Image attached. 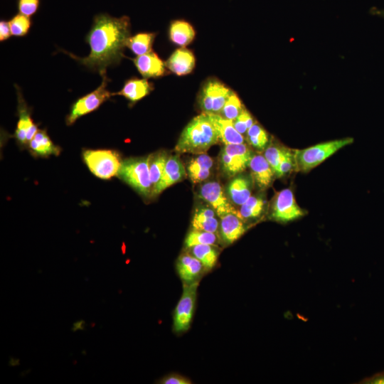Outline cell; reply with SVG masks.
Segmentation results:
<instances>
[{
	"label": "cell",
	"mask_w": 384,
	"mask_h": 384,
	"mask_svg": "<svg viewBox=\"0 0 384 384\" xmlns=\"http://www.w3.org/2000/svg\"><path fill=\"white\" fill-rule=\"evenodd\" d=\"M214 161L210 156L196 154L186 166L187 175L193 183H203L211 176Z\"/></svg>",
	"instance_id": "17"
},
{
	"label": "cell",
	"mask_w": 384,
	"mask_h": 384,
	"mask_svg": "<svg viewBox=\"0 0 384 384\" xmlns=\"http://www.w3.org/2000/svg\"><path fill=\"white\" fill-rule=\"evenodd\" d=\"M306 213L297 203L294 193L290 188H284L277 192L271 206L270 215L274 220L282 223L297 219Z\"/></svg>",
	"instance_id": "10"
},
{
	"label": "cell",
	"mask_w": 384,
	"mask_h": 384,
	"mask_svg": "<svg viewBox=\"0 0 384 384\" xmlns=\"http://www.w3.org/2000/svg\"><path fill=\"white\" fill-rule=\"evenodd\" d=\"M153 90V85L146 78L139 79L132 78L127 80L123 87L112 95H121L129 102L134 103L150 93Z\"/></svg>",
	"instance_id": "23"
},
{
	"label": "cell",
	"mask_w": 384,
	"mask_h": 384,
	"mask_svg": "<svg viewBox=\"0 0 384 384\" xmlns=\"http://www.w3.org/2000/svg\"><path fill=\"white\" fill-rule=\"evenodd\" d=\"M18 95V121L14 137L21 146H28L29 142L38 132V126L35 124L31 117V112L22 97L18 87L15 85Z\"/></svg>",
	"instance_id": "12"
},
{
	"label": "cell",
	"mask_w": 384,
	"mask_h": 384,
	"mask_svg": "<svg viewBox=\"0 0 384 384\" xmlns=\"http://www.w3.org/2000/svg\"><path fill=\"white\" fill-rule=\"evenodd\" d=\"M233 90L215 78L204 82L198 95V104L206 113L220 114Z\"/></svg>",
	"instance_id": "7"
},
{
	"label": "cell",
	"mask_w": 384,
	"mask_h": 384,
	"mask_svg": "<svg viewBox=\"0 0 384 384\" xmlns=\"http://www.w3.org/2000/svg\"><path fill=\"white\" fill-rule=\"evenodd\" d=\"M156 36L154 33H139L130 36L126 47L137 55L146 54L151 51L152 44Z\"/></svg>",
	"instance_id": "27"
},
{
	"label": "cell",
	"mask_w": 384,
	"mask_h": 384,
	"mask_svg": "<svg viewBox=\"0 0 384 384\" xmlns=\"http://www.w3.org/2000/svg\"><path fill=\"white\" fill-rule=\"evenodd\" d=\"M265 201L260 196H251L248 200L240 206L238 215L244 220L259 217L263 210Z\"/></svg>",
	"instance_id": "29"
},
{
	"label": "cell",
	"mask_w": 384,
	"mask_h": 384,
	"mask_svg": "<svg viewBox=\"0 0 384 384\" xmlns=\"http://www.w3.org/2000/svg\"><path fill=\"white\" fill-rule=\"evenodd\" d=\"M246 139L250 146L258 150L264 149L269 141L267 132L255 122L247 130Z\"/></svg>",
	"instance_id": "31"
},
{
	"label": "cell",
	"mask_w": 384,
	"mask_h": 384,
	"mask_svg": "<svg viewBox=\"0 0 384 384\" xmlns=\"http://www.w3.org/2000/svg\"><path fill=\"white\" fill-rule=\"evenodd\" d=\"M102 77V83L96 90L79 98L73 104L65 119L67 125H72L80 117L95 111L112 95V93L107 90L108 79L106 75Z\"/></svg>",
	"instance_id": "8"
},
{
	"label": "cell",
	"mask_w": 384,
	"mask_h": 384,
	"mask_svg": "<svg viewBox=\"0 0 384 384\" xmlns=\"http://www.w3.org/2000/svg\"><path fill=\"white\" fill-rule=\"evenodd\" d=\"M198 281L191 284H184L183 293L174 314V331L176 333L184 332L190 328L197 297Z\"/></svg>",
	"instance_id": "9"
},
{
	"label": "cell",
	"mask_w": 384,
	"mask_h": 384,
	"mask_svg": "<svg viewBox=\"0 0 384 384\" xmlns=\"http://www.w3.org/2000/svg\"><path fill=\"white\" fill-rule=\"evenodd\" d=\"M243 109L241 100L238 95L233 91L219 114L225 119L233 121Z\"/></svg>",
	"instance_id": "32"
},
{
	"label": "cell",
	"mask_w": 384,
	"mask_h": 384,
	"mask_svg": "<svg viewBox=\"0 0 384 384\" xmlns=\"http://www.w3.org/2000/svg\"><path fill=\"white\" fill-rule=\"evenodd\" d=\"M284 149V147L271 144L266 148L264 153L265 158L274 170L276 176L279 171L280 160L283 154Z\"/></svg>",
	"instance_id": "34"
},
{
	"label": "cell",
	"mask_w": 384,
	"mask_h": 384,
	"mask_svg": "<svg viewBox=\"0 0 384 384\" xmlns=\"http://www.w3.org/2000/svg\"><path fill=\"white\" fill-rule=\"evenodd\" d=\"M28 147L34 157L58 156L61 151L58 146L53 144L45 129L38 130Z\"/></svg>",
	"instance_id": "24"
},
{
	"label": "cell",
	"mask_w": 384,
	"mask_h": 384,
	"mask_svg": "<svg viewBox=\"0 0 384 384\" xmlns=\"http://www.w3.org/2000/svg\"><path fill=\"white\" fill-rule=\"evenodd\" d=\"M220 236L226 244L233 243L246 231L247 225L237 213H230L219 218Z\"/></svg>",
	"instance_id": "14"
},
{
	"label": "cell",
	"mask_w": 384,
	"mask_h": 384,
	"mask_svg": "<svg viewBox=\"0 0 384 384\" xmlns=\"http://www.w3.org/2000/svg\"><path fill=\"white\" fill-rule=\"evenodd\" d=\"M249 168L253 183L260 189L269 187L276 176L274 170L262 154L253 155Z\"/></svg>",
	"instance_id": "15"
},
{
	"label": "cell",
	"mask_w": 384,
	"mask_h": 384,
	"mask_svg": "<svg viewBox=\"0 0 384 384\" xmlns=\"http://www.w3.org/2000/svg\"><path fill=\"white\" fill-rule=\"evenodd\" d=\"M133 62L139 73L144 78H156L166 73L165 63L152 50L141 55H137Z\"/></svg>",
	"instance_id": "16"
},
{
	"label": "cell",
	"mask_w": 384,
	"mask_h": 384,
	"mask_svg": "<svg viewBox=\"0 0 384 384\" xmlns=\"http://www.w3.org/2000/svg\"><path fill=\"white\" fill-rule=\"evenodd\" d=\"M159 383L164 384H190L191 382L181 375L172 374L163 378Z\"/></svg>",
	"instance_id": "38"
},
{
	"label": "cell",
	"mask_w": 384,
	"mask_h": 384,
	"mask_svg": "<svg viewBox=\"0 0 384 384\" xmlns=\"http://www.w3.org/2000/svg\"><path fill=\"white\" fill-rule=\"evenodd\" d=\"M218 133L207 114L193 118L181 132L174 150L177 153L204 154L219 142Z\"/></svg>",
	"instance_id": "2"
},
{
	"label": "cell",
	"mask_w": 384,
	"mask_h": 384,
	"mask_svg": "<svg viewBox=\"0 0 384 384\" xmlns=\"http://www.w3.org/2000/svg\"><path fill=\"white\" fill-rule=\"evenodd\" d=\"M11 36L9 23L6 21L0 22V41H3L10 38Z\"/></svg>",
	"instance_id": "39"
},
{
	"label": "cell",
	"mask_w": 384,
	"mask_h": 384,
	"mask_svg": "<svg viewBox=\"0 0 384 384\" xmlns=\"http://www.w3.org/2000/svg\"><path fill=\"white\" fill-rule=\"evenodd\" d=\"M198 196L215 210L219 218L227 213L238 212L218 181H207L201 184Z\"/></svg>",
	"instance_id": "11"
},
{
	"label": "cell",
	"mask_w": 384,
	"mask_h": 384,
	"mask_svg": "<svg viewBox=\"0 0 384 384\" xmlns=\"http://www.w3.org/2000/svg\"><path fill=\"white\" fill-rule=\"evenodd\" d=\"M84 324H85V322L83 321H79L78 323L74 324L73 330L79 329H83V327L80 326L85 325Z\"/></svg>",
	"instance_id": "42"
},
{
	"label": "cell",
	"mask_w": 384,
	"mask_h": 384,
	"mask_svg": "<svg viewBox=\"0 0 384 384\" xmlns=\"http://www.w3.org/2000/svg\"><path fill=\"white\" fill-rule=\"evenodd\" d=\"M169 156L165 151H156L149 155V168L152 191L161 178Z\"/></svg>",
	"instance_id": "28"
},
{
	"label": "cell",
	"mask_w": 384,
	"mask_h": 384,
	"mask_svg": "<svg viewBox=\"0 0 384 384\" xmlns=\"http://www.w3.org/2000/svg\"><path fill=\"white\" fill-rule=\"evenodd\" d=\"M149 159V155L124 159L117 175L145 198H151L152 192Z\"/></svg>",
	"instance_id": "4"
},
{
	"label": "cell",
	"mask_w": 384,
	"mask_h": 384,
	"mask_svg": "<svg viewBox=\"0 0 384 384\" xmlns=\"http://www.w3.org/2000/svg\"><path fill=\"white\" fill-rule=\"evenodd\" d=\"M368 383L384 384V372L380 373L366 380Z\"/></svg>",
	"instance_id": "40"
},
{
	"label": "cell",
	"mask_w": 384,
	"mask_h": 384,
	"mask_svg": "<svg viewBox=\"0 0 384 384\" xmlns=\"http://www.w3.org/2000/svg\"><path fill=\"white\" fill-rule=\"evenodd\" d=\"M129 37L130 23L127 16L115 18L108 14H100L95 16L86 36L90 48V54L84 58L68 54L103 76L106 75L108 66L119 63Z\"/></svg>",
	"instance_id": "1"
},
{
	"label": "cell",
	"mask_w": 384,
	"mask_h": 384,
	"mask_svg": "<svg viewBox=\"0 0 384 384\" xmlns=\"http://www.w3.org/2000/svg\"><path fill=\"white\" fill-rule=\"evenodd\" d=\"M82 157L90 171L102 179L117 175L122 161L118 152L109 149H87Z\"/></svg>",
	"instance_id": "5"
},
{
	"label": "cell",
	"mask_w": 384,
	"mask_h": 384,
	"mask_svg": "<svg viewBox=\"0 0 384 384\" xmlns=\"http://www.w3.org/2000/svg\"><path fill=\"white\" fill-rule=\"evenodd\" d=\"M218 241V235L203 230L193 229L187 234L185 238V246L188 249L197 245H216Z\"/></svg>",
	"instance_id": "30"
},
{
	"label": "cell",
	"mask_w": 384,
	"mask_h": 384,
	"mask_svg": "<svg viewBox=\"0 0 384 384\" xmlns=\"http://www.w3.org/2000/svg\"><path fill=\"white\" fill-rule=\"evenodd\" d=\"M353 142V138L347 137L320 143L304 149L293 150L295 168L298 171H309Z\"/></svg>",
	"instance_id": "3"
},
{
	"label": "cell",
	"mask_w": 384,
	"mask_h": 384,
	"mask_svg": "<svg viewBox=\"0 0 384 384\" xmlns=\"http://www.w3.org/2000/svg\"><path fill=\"white\" fill-rule=\"evenodd\" d=\"M203 269L201 262L189 252L181 254L176 262L178 274L184 284L197 281Z\"/></svg>",
	"instance_id": "19"
},
{
	"label": "cell",
	"mask_w": 384,
	"mask_h": 384,
	"mask_svg": "<svg viewBox=\"0 0 384 384\" xmlns=\"http://www.w3.org/2000/svg\"><path fill=\"white\" fill-rule=\"evenodd\" d=\"M186 175V169L178 156H169L161 178L152 191L151 198L156 196L171 185L181 181Z\"/></svg>",
	"instance_id": "13"
},
{
	"label": "cell",
	"mask_w": 384,
	"mask_h": 384,
	"mask_svg": "<svg viewBox=\"0 0 384 384\" xmlns=\"http://www.w3.org/2000/svg\"><path fill=\"white\" fill-rule=\"evenodd\" d=\"M38 0H19V14L30 17L36 12L38 7Z\"/></svg>",
	"instance_id": "37"
},
{
	"label": "cell",
	"mask_w": 384,
	"mask_h": 384,
	"mask_svg": "<svg viewBox=\"0 0 384 384\" xmlns=\"http://www.w3.org/2000/svg\"><path fill=\"white\" fill-rule=\"evenodd\" d=\"M195 64L194 55L184 47L176 49L165 63L166 67L178 76L191 73Z\"/></svg>",
	"instance_id": "21"
},
{
	"label": "cell",
	"mask_w": 384,
	"mask_h": 384,
	"mask_svg": "<svg viewBox=\"0 0 384 384\" xmlns=\"http://www.w3.org/2000/svg\"><path fill=\"white\" fill-rule=\"evenodd\" d=\"M294 168H295L294 153L289 149L284 148L280 160L279 171L277 177L285 176Z\"/></svg>",
	"instance_id": "35"
},
{
	"label": "cell",
	"mask_w": 384,
	"mask_h": 384,
	"mask_svg": "<svg viewBox=\"0 0 384 384\" xmlns=\"http://www.w3.org/2000/svg\"><path fill=\"white\" fill-rule=\"evenodd\" d=\"M9 23L11 35L16 37L26 36L31 25L29 17L21 14H18L13 17Z\"/></svg>",
	"instance_id": "33"
},
{
	"label": "cell",
	"mask_w": 384,
	"mask_h": 384,
	"mask_svg": "<svg viewBox=\"0 0 384 384\" xmlns=\"http://www.w3.org/2000/svg\"><path fill=\"white\" fill-rule=\"evenodd\" d=\"M218 217L215 210L208 204L197 206L191 221L192 228L218 235L220 223Z\"/></svg>",
	"instance_id": "20"
},
{
	"label": "cell",
	"mask_w": 384,
	"mask_h": 384,
	"mask_svg": "<svg viewBox=\"0 0 384 384\" xmlns=\"http://www.w3.org/2000/svg\"><path fill=\"white\" fill-rule=\"evenodd\" d=\"M206 114L218 133L219 140L224 144L244 143L243 135L235 129L232 120L225 119L219 114Z\"/></svg>",
	"instance_id": "18"
},
{
	"label": "cell",
	"mask_w": 384,
	"mask_h": 384,
	"mask_svg": "<svg viewBox=\"0 0 384 384\" xmlns=\"http://www.w3.org/2000/svg\"><path fill=\"white\" fill-rule=\"evenodd\" d=\"M195 30L191 24L183 20L173 21L169 26L170 40L176 45L184 47L191 43Z\"/></svg>",
	"instance_id": "25"
},
{
	"label": "cell",
	"mask_w": 384,
	"mask_h": 384,
	"mask_svg": "<svg viewBox=\"0 0 384 384\" xmlns=\"http://www.w3.org/2000/svg\"><path fill=\"white\" fill-rule=\"evenodd\" d=\"M254 154L245 144H225L220 153V169L225 176L233 177L247 167Z\"/></svg>",
	"instance_id": "6"
},
{
	"label": "cell",
	"mask_w": 384,
	"mask_h": 384,
	"mask_svg": "<svg viewBox=\"0 0 384 384\" xmlns=\"http://www.w3.org/2000/svg\"><path fill=\"white\" fill-rule=\"evenodd\" d=\"M233 122L235 129L242 135L246 134L247 130L255 123L252 117L245 108Z\"/></svg>",
	"instance_id": "36"
},
{
	"label": "cell",
	"mask_w": 384,
	"mask_h": 384,
	"mask_svg": "<svg viewBox=\"0 0 384 384\" xmlns=\"http://www.w3.org/2000/svg\"><path fill=\"white\" fill-rule=\"evenodd\" d=\"M252 179L239 174L234 176L227 186V195L233 204L241 206L252 196Z\"/></svg>",
	"instance_id": "22"
},
{
	"label": "cell",
	"mask_w": 384,
	"mask_h": 384,
	"mask_svg": "<svg viewBox=\"0 0 384 384\" xmlns=\"http://www.w3.org/2000/svg\"><path fill=\"white\" fill-rule=\"evenodd\" d=\"M188 252L198 259L205 269H212L216 264L219 250L216 245H197L188 248Z\"/></svg>",
	"instance_id": "26"
},
{
	"label": "cell",
	"mask_w": 384,
	"mask_h": 384,
	"mask_svg": "<svg viewBox=\"0 0 384 384\" xmlns=\"http://www.w3.org/2000/svg\"><path fill=\"white\" fill-rule=\"evenodd\" d=\"M371 13L373 14H375V15H378L384 18V10H379L376 8H373L371 9Z\"/></svg>",
	"instance_id": "41"
}]
</instances>
